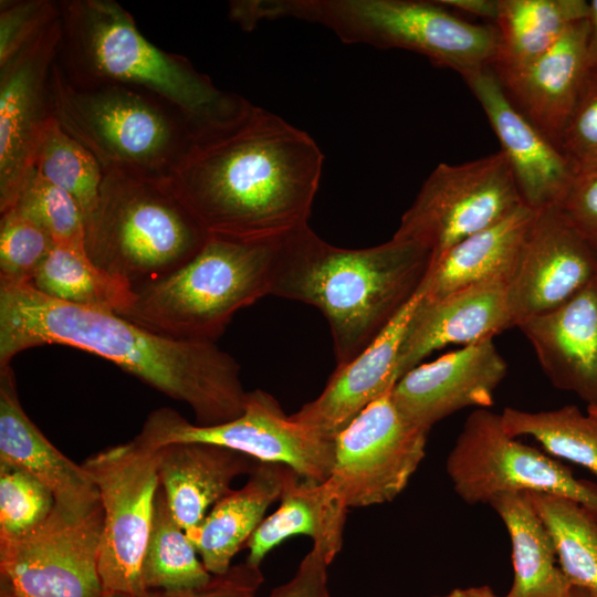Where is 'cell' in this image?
I'll use <instances>...</instances> for the list:
<instances>
[{"label": "cell", "instance_id": "7a4b0ae2", "mask_svg": "<svg viewBox=\"0 0 597 597\" xmlns=\"http://www.w3.org/2000/svg\"><path fill=\"white\" fill-rule=\"evenodd\" d=\"M44 345L74 347L107 359L191 408L196 425L238 418L247 391L238 362L211 342L171 338L114 312L62 302L30 283L0 284V366Z\"/></svg>", "mask_w": 597, "mask_h": 597}, {"label": "cell", "instance_id": "9c48e42d", "mask_svg": "<svg viewBox=\"0 0 597 597\" xmlns=\"http://www.w3.org/2000/svg\"><path fill=\"white\" fill-rule=\"evenodd\" d=\"M103 509L98 573L103 597H146L142 563L159 489L156 450L136 438L82 463Z\"/></svg>", "mask_w": 597, "mask_h": 597}, {"label": "cell", "instance_id": "60d3db41", "mask_svg": "<svg viewBox=\"0 0 597 597\" xmlns=\"http://www.w3.org/2000/svg\"><path fill=\"white\" fill-rule=\"evenodd\" d=\"M263 582L260 566L245 561L232 565L221 575H212L202 586L175 591L153 590L146 597H255Z\"/></svg>", "mask_w": 597, "mask_h": 597}, {"label": "cell", "instance_id": "83f0119b", "mask_svg": "<svg viewBox=\"0 0 597 597\" xmlns=\"http://www.w3.org/2000/svg\"><path fill=\"white\" fill-rule=\"evenodd\" d=\"M489 504L512 544L514 578L505 597H570L573 586L557 565L552 536L526 493H500Z\"/></svg>", "mask_w": 597, "mask_h": 597}, {"label": "cell", "instance_id": "3957f363", "mask_svg": "<svg viewBox=\"0 0 597 597\" xmlns=\"http://www.w3.org/2000/svg\"><path fill=\"white\" fill-rule=\"evenodd\" d=\"M432 255L391 238L344 249L304 226L279 238L271 294L318 308L328 322L337 366L364 352L418 293Z\"/></svg>", "mask_w": 597, "mask_h": 597}, {"label": "cell", "instance_id": "b9f144b4", "mask_svg": "<svg viewBox=\"0 0 597 597\" xmlns=\"http://www.w3.org/2000/svg\"><path fill=\"white\" fill-rule=\"evenodd\" d=\"M329 565L324 553L313 545L294 575L266 597H331L327 574Z\"/></svg>", "mask_w": 597, "mask_h": 597}, {"label": "cell", "instance_id": "6da1fadb", "mask_svg": "<svg viewBox=\"0 0 597 597\" xmlns=\"http://www.w3.org/2000/svg\"><path fill=\"white\" fill-rule=\"evenodd\" d=\"M323 160L307 133L241 97L193 125L168 179L210 235L265 240L307 226Z\"/></svg>", "mask_w": 597, "mask_h": 597}, {"label": "cell", "instance_id": "7dc6e473", "mask_svg": "<svg viewBox=\"0 0 597 597\" xmlns=\"http://www.w3.org/2000/svg\"><path fill=\"white\" fill-rule=\"evenodd\" d=\"M587 412H589V413H591V415H594V416L597 417V404L594 405V406H588V407H587Z\"/></svg>", "mask_w": 597, "mask_h": 597}, {"label": "cell", "instance_id": "e575fe53", "mask_svg": "<svg viewBox=\"0 0 597 597\" xmlns=\"http://www.w3.org/2000/svg\"><path fill=\"white\" fill-rule=\"evenodd\" d=\"M12 208L31 219L54 244L84 245V214L76 200L36 171Z\"/></svg>", "mask_w": 597, "mask_h": 597}, {"label": "cell", "instance_id": "30bf717a", "mask_svg": "<svg viewBox=\"0 0 597 597\" xmlns=\"http://www.w3.org/2000/svg\"><path fill=\"white\" fill-rule=\"evenodd\" d=\"M457 495L468 504H489L504 492H538L570 499L597 516V485L542 451L521 443L501 413L478 408L465 420L446 463Z\"/></svg>", "mask_w": 597, "mask_h": 597}, {"label": "cell", "instance_id": "681fc988", "mask_svg": "<svg viewBox=\"0 0 597 597\" xmlns=\"http://www.w3.org/2000/svg\"><path fill=\"white\" fill-rule=\"evenodd\" d=\"M114 597H122V596H114Z\"/></svg>", "mask_w": 597, "mask_h": 597}, {"label": "cell", "instance_id": "d590c367", "mask_svg": "<svg viewBox=\"0 0 597 597\" xmlns=\"http://www.w3.org/2000/svg\"><path fill=\"white\" fill-rule=\"evenodd\" d=\"M55 505L53 493L25 470L0 462V538H12L40 525Z\"/></svg>", "mask_w": 597, "mask_h": 597}, {"label": "cell", "instance_id": "484cf974", "mask_svg": "<svg viewBox=\"0 0 597 597\" xmlns=\"http://www.w3.org/2000/svg\"><path fill=\"white\" fill-rule=\"evenodd\" d=\"M279 502V507L262 521L248 541L247 562L260 566L266 554L283 541L306 535L332 563L343 547L348 506L331 484L293 472Z\"/></svg>", "mask_w": 597, "mask_h": 597}, {"label": "cell", "instance_id": "7c38bea8", "mask_svg": "<svg viewBox=\"0 0 597 597\" xmlns=\"http://www.w3.org/2000/svg\"><path fill=\"white\" fill-rule=\"evenodd\" d=\"M102 532L101 501L84 509L55 503L33 530L0 538L1 593L9 597H103Z\"/></svg>", "mask_w": 597, "mask_h": 597}, {"label": "cell", "instance_id": "f35d334b", "mask_svg": "<svg viewBox=\"0 0 597 597\" xmlns=\"http://www.w3.org/2000/svg\"><path fill=\"white\" fill-rule=\"evenodd\" d=\"M558 147L574 171L597 161V67H589Z\"/></svg>", "mask_w": 597, "mask_h": 597}, {"label": "cell", "instance_id": "f6af8a7d", "mask_svg": "<svg viewBox=\"0 0 597 597\" xmlns=\"http://www.w3.org/2000/svg\"><path fill=\"white\" fill-rule=\"evenodd\" d=\"M436 597H499L489 586H475L468 588H455L450 593Z\"/></svg>", "mask_w": 597, "mask_h": 597}, {"label": "cell", "instance_id": "c3c4849f", "mask_svg": "<svg viewBox=\"0 0 597 597\" xmlns=\"http://www.w3.org/2000/svg\"><path fill=\"white\" fill-rule=\"evenodd\" d=\"M1 597H9L7 594L1 593Z\"/></svg>", "mask_w": 597, "mask_h": 597}, {"label": "cell", "instance_id": "d4e9b609", "mask_svg": "<svg viewBox=\"0 0 597 597\" xmlns=\"http://www.w3.org/2000/svg\"><path fill=\"white\" fill-rule=\"evenodd\" d=\"M295 472L286 465L260 462L240 489H232L188 535L206 569L221 575L232 565L262 521L269 506L279 501Z\"/></svg>", "mask_w": 597, "mask_h": 597}, {"label": "cell", "instance_id": "ac0fdd59", "mask_svg": "<svg viewBox=\"0 0 597 597\" xmlns=\"http://www.w3.org/2000/svg\"><path fill=\"white\" fill-rule=\"evenodd\" d=\"M462 78L500 142L523 202L535 211L556 206L574 176L567 158L512 104L491 66Z\"/></svg>", "mask_w": 597, "mask_h": 597}, {"label": "cell", "instance_id": "d6a6232c", "mask_svg": "<svg viewBox=\"0 0 597 597\" xmlns=\"http://www.w3.org/2000/svg\"><path fill=\"white\" fill-rule=\"evenodd\" d=\"M501 417L510 436H530L549 454L575 462L597 476L596 416L568 405L536 412L506 407Z\"/></svg>", "mask_w": 597, "mask_h": 597}, {"label": "cell", "instance_id": "7bdbcfd3", "mask_svg": "<svg viewBox=\"0 0 597 597\" xmlns=\"http://www.w3.org/2000/svg\"><path fill=\"white\" fill-rule=\"evenodd\" d=\"M454 12H463L495 22L499 13V0H438Z\"/></svg>", "mask_w": 597, "mask_h": 597}, {"label": "cell", "instance_id": "44dd1931", "mask_svg": "<svg viewBox=\"0 0 597 597\" xmlns=\"http://www.w3.org/2000/svg\"><path fill=\"white\" fill-rule=\"evenodd\" d=\"M421 295L401 310L380 335L355 359L336 366L323 391L291 419L323 438L335 440L368 405L398 381L397 362L406 327Z\"/></svg>", "mask_w": 597, "mask_h": 597}, {"label": "cell", "instance_id": "8992f818", "mask_svg": "<svg viewBox=\"0 0 597 597\" xmlns=\"http://www.w3.org/2000/svg\"><path fill=\"white\" fill-rule=\"evenodd\" d=\"M84 226L92 262L133 290L182 266L210 237L168 177L122 169L104 170Z\"/></svg>", "mask_w": 597, "mask_h": 597}, {"label": "cell", "instance_id": "1f68e13d", "mask_svg": "<svg viewBox=\"0 0 597 597\" xmlns=\"http://www.w3.org/2000/svg\"><path fill=\"white\" fill-rule=\"evenodd\" d=\"M211 577L187 533L174 519L159 485L142 563L144 589L147 594L190 589L207 584Z\"/></svg>", "mask_w": 597, "mask_h": 597}, {"label": "cell", "instance_id": "e0dca14e", "mask_svg": "<svg viewBox=\"0 0 597 597\" xmlns=\"http://www.w3.org/2000/svg\"><path fill=\"white\" fill-rule=\"evenodd\" d=\"M506 370L491 337L419 364L396 383L391 396L410 422L430 431L458 410L492 406Z\"/></svg>", "mask_w": 597, "mask_h": 597}, {"label": "cell", "instance_id": "9a60e30c", "mask_svg": "<svg viewBox=\"0 0 597 597\" xmlns=\"http://www.w3.org/2000/svg\"><path fill=\"white\" fill-rule=\"evenodd\" d=\"M61 36L60 14L0 65V213L14 206L35 171L42 134L53 117L50 83Z\"/></svg>", "mask_w": 597, "mask_h": 597}, {"label": "cell", "instance_id": "277c9868", "mask_svg": "<svg viewBox=\"0 0 597 597\" xmlns=\"http://www.w3.org/2000/svg\"><path fill=\"white\" fill-rule=\"evenodd\" d=\"M62 36L56 61L81 83L109 82L148 92L200 124L231 111L241 96L219 90L182 55L149 42L114 0L59 1Z\"/></svg>", "mask_w": 597, "mask_h": 597}, {"label": "cell", "instance_id": "ee69618b", "mask_svg": "<svg viewBox=\"0 0 597 597\" xmlns=\"http://www.w3.org/2000/svg\"><path fill=\"white\" fill-rule=\"evenodd\" d=\"M588 39H587V57L589 67H597V0L588 1Z\"/></svg>", "mask_w": 597, "mask_h": 597}, {"label": "cell", "instance_id": "5b68a950", "mask_svg": "<svg viewBox=\"0 0 597 597\" xmlns=\"http://www.w3.org/2000/svg\"><path fill=\"white\" fill-rule=\"evenodd\" d=\"M237 17L245 30L283 18L317 23L343 42L412 51L462 77L491 66L498 48L494 25L469 22L438 0H242Z\"/></svg>", "mask_w": 597, "mask_h": 597}, {"label": "cell", "instance_id": "603a6c76", "mask_svg": "<svg viewBox=\"0 0 597 597\" xmlns=\"http://www.w3.org/2000/svg\"><path fill=\"white\" fill-rule=\"evenodd\" d=\"M156 450L159 485L176 522L187 534L231 490L234 479L250 474L255 459L218 444L172 442Z\"/></svg>", "mask_w": 597, "mask_h": 597}, {"label": "cell", "instance_id": "836d02e7", "mask_svg": "<svg viewBox=\"0 0 597 597\" xmlns=\"http://www.w3.org/2000/svg\"><path fill=\"white\" fill-rule=\"evenodd\" d=\"M35 171L69 192L85 218L97 205L104 169L94 155L69 135L53 116L39 146Z\"/></svg>", "mask_w": 597, "mask_h": 597}, {"label": "cell", "instance_id": "ffe728a7", "mask_svg": "<svg viewBox=\"0 0 597 597\" xmlns=\"http://www.w3.org/2000/svg\"><path fill=\"white\" fill-rule=\"evenodd\" d=\"M588 29L580 20L532 62L493 70L512 104L557 147L589 71Z\"/></svg>", "mask_w": 597, "mask_h": 597}, {"label": "cell", "instance_id": "cb8c5ba5", "mask_svg": "<svg viewBox=\"0 0 597 597\" xmlns=\"http://www.w3.org/2000/svg\"><path fill=\"white\" fill-rule=\"evenodd\" d=\"M0 462L36 478L57 504L84 509L100 501L98 490L83 465L55 448L25 413L11 364L0 366Z\"/></svg>", "mask_w": 597, "mask_h": 597}, {"label": "cell", "instance_id": "ab89813d", "mask_svg": "<svg viewBox=\"0 0 597 597\" xmlns=\"http://www.w3.org/2000/svg\"><path fill=\"white\" fill-rule=\"evenodd\" d=\"M556 207L597 249V161L574 171Z\"/></svg>", "mask_w": 597, "mask_h": 597}, {"label": "cell", "instance_id": "74e56055", "mask_svg": "<svg viewBox=\"0 0 597 597\" xmlns=\"http://www.w3.org/2000/svg\"><path fill=\"white\" fill-rule=\"evenodd\" d=\"M59 1L1 0L0 65L60 17Z\"/></svg>", "mask_w": 597, "mask_h": 597}, {"label": "cell", "instance_id": "f546056e", "mask_svg": "<svg viewBox=\"0 0 597 597\" xmlns=\"http://www.w3.org/2000/svg\"><path fill=\"white\" fill-rule=\"evenodd\" d=\"M31 285L49 297L123 315L134 290L92 262L84 245L54 244Z\"/></svg>", "mask_w": 597, "mask_h": 597}, {"label": "cell", "instance_id": "ba28073f", "mask_svg": "<svg viewBox=\"0 0 597 597\" xmlns=\"http://www.w3.org/2000/svg\"><path fill=\"white\" fill-rule=\"evenodd\" d=\"M53 116L104 170L168 177L193 127L180 111L139 88L69 78L55 60Z\"/></svg>", "mask_w": 597, "mask_h": 597}, {"label": "cell", "instance_id": "52a82bcc", "mask_svg": "<svg viewBox=\"0 0 597 597\" xmlns=\"http://www.w3.org/2000/svg\"><path fill=\"white\" fill-rule=\"evenodd\" d=\"M279 238L210 235L182 266L135 289L123 316L171 338L214 343L239 310L271 294Z\"/></svg>", "mask_w": 597, "mask_h": 597}, {"label": "cell", "instance_id": "8fae6325", "mask_svg": "<svg viewBox=\"0 0 597 597\" xmlns=\"http://www.w3.org/2000/svg\"><path fill=\"white\" fill-rule=\"evenodd\" d=\"M525 205L503 153L463 164H439L402 214L392 238L432 255L504 219Z\"/></svg>", "mask_w": 597, "mask_h": 597}, {"label": "cell", "instance_id": "4316f807", "mask_svg": "<svg viewBox=\"0 0 597 597\" xmlns=\"http://www.w3.org/2000/svg\"><path fill=\"white\" fill-rule=\"evenodd\" d=\"M535 214L522 205L443 252L431 262L420 286L423 297L438 298L488 282H507Z\"/></svg>", "mask_w": 597, "mask_h": 597}, {"label": "cell", "instance_id": "4fadbf2b", "mask_svg": "<svg viewBox=\"0 0 597 597\" xmlns=\"http://www.w3.org/2000/svg\"><path fill=\"white\" fill-rule=\"evenodd\" d=\"M135 438L151 448L172 442L218 444L259 462L286 465L316 482L329 478L335 452V440L292 420L279 401L261 389L247 391L242 413L217 426H198L171 408H158L147 416Z\"/></svg>", "mask_w": 597, "mask_h": 597}, {"label": "cell", "instance_id": "7402d4cb", "mask_svg": "<svg viewBox=\"0 0 597 597\" xmlns=\"http://www.w3.org/2000/svg\"><path fill=\"white\" fill-rule=\"evenodd\" d=\"M516 327L554 387L597 404V275L556 308Z\"/></svg>", "mask_w": 597, "mask_h": 597}, {"label": "cell", "instance_id": "f1b7e54d", "mask_svg": "<svg viewBox=\"0 0 597 597\" xmlns=\"http://www.w3.org/2000/svg\"><path fill=\"white\" fill-rule=\"evenodd\" d=\"M588 14L589 3L585 0H499L494 22L498 48L492 70L532 62Z\"/></svg>", "mask_w": 597, "mask_h": 597}, {"label": "cell", "instance_id": "bcb514c9", "mask_svg": "<svg viewBox=\"0 0 597 597\" xmlns=\"http://www.w3.org/2000/svg\"><path fill=\"white\" fill-rule=\"evenodd\" d=\"M570 597H594V596H591L588 591L582 588L573 587Z\"/></svg>", "mask_w": 597, "mask_h": 597}, {"label": "cell", "instance_id": "d6986e66", "mask_svg": "<svg viewBox=\"0 0 597 597\" xmlns=\"http://www.w3.org/2000/svg\"><path fill=\"white\" fill-rule=\"evenodd\" d=\"M510 327L513 322L505 281L474 285L438 298H426L421 292L399 349L398 380L437 349L468 346Z\"/></svg>", "mask_w": 597, "mask_h": 597}, {"label": "cell", "instance_id": "4dcf8cb0", "mask_svg": "<svg viewBox=\"0 0 597 597\" xmlns=\"http://www.w3.org/2000/svg\"><path fill=\"white\" fill-rule=\"evenodd\" d=\"M525 493L552 536L559 567L570 585L597 597V516L564 496Z\"/></svg>", "mask_w": 597, "mask_h": 597}, {"label": "cell", "instance_id": "2e32d148", "mask_svg": "<svg viewBox=\"0 0 597 597\" xmlns=\"http://www.w3.org/2000/svg\"><path fill=\"white\" fill-rule=\"evenodd\" d=\"M597 275V250L556 206L536 211L506 282L513 326L547 313Z\"/></svg>", "mask_w": 597, "mask_h": 597}, {"label": "cell", "instance_id": "8d00e7d4", "mask_svg": "<svg viewBox=\"0 0 597 597\" xmlns=\"http://www.w3.org/2000/svg\"><path fill=\"white\" fill-rule=\"evenodd\" d=\"M53 247L52 238L18 209L2 212L0 284H31Z\"/></svg>", "mask_w": 597, "mask_h": 597}, {"label": "cell", "instance_id": "5bb4252c", "mask_svg": "<svg viewBox=\"0 0 597 597\" xmlns=\"http://www.w3.org/2000/svg\"><path fill=\"white\" fill-rule=\"evenodd\" d=\"M391 390L368 405L335 438L334 463L326 481L348 509L392 501L425 458L429 430L401 413Z\"/></svg>", "mask_w": 597, "mask_h": 597}]
</instances>
